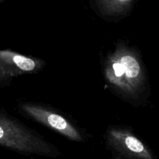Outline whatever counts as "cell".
<instances>
[{
  "instance_id": "1",
  "label": "cell",
  "mask_w": 159,
  "mask_h": 159,
  "mask_svg": "<svg viewBox=\"0 0 159 159\" xmlns=\"http://www.w3.org/2000/svg\"><path fill=\"white\" fill-rule=\"evenodd\" d=\"M105 77L116 90L134 96L139 93L144 81L142 65L134 51L119 45L108 56Z\"/></svg>"
},
{
  "instance_id": "2",
  "label": "cell",
  "mask_w": 159,
  "mask_h": 159,
  "mask_svg": "<svg viewBox=\"0 0 159 159\" xmlns=\"http://www.w3.org/2000/svg\"><path fill=\"white\" fill-rule=\"evenodd\" d=\"M0 145L25 155H59L57 149L43 138L3 116H0Z\"/></svg>"
},
{
  "instance_id": "3",
  "label": "cell",
  "mask_w": 159,
  "mask_h": 159,
  "mask_svg": "<svg viewBox=\"0 0 159 159\" xmlns=\"http://www.w3.org/2000/svg\"><path fill=\"white\" fill-rule=\"evenodd\" d=\"M107 142L121 159H155L148 147L125 129H110L107 132Z\"/></svg>"
},
{
  "instance_id": "4",
  "label": "cell",
  "mask_w": 159,
  "mask_h": 159,
  "mask_svg": "<svg viewBox=\"0 0 159 159\" xmlns=\"http://www.w3.org/2000/svg\"><path fill=\"white\" fill-rule=\"evenodd\" d=\"M21 108L30 117L46 127L56 130L63 136L74 141H83L80 133L63 116L40 106L30 103L21 104Z\"/></svg>"
},
{
  "instance_id": "5",
  "label": "cell",
  "mask_w": 159,
  "mask_h": 159,
  "mask_svg": "<svg viewBox=\"0 0 159 159\" xmlns=\"http://www.w3.org/2000/svg\"><path fill=\"white\" fill-rule=\"evenodd\" d=\"M101 11L107 15L122 13L128 9L133 0H96Z\"/></svg>"
},
{
  "instance_id": "6",
  "label": "cell",
  "mask_w": 159,
  "mask_h": 159,
  "mask_svg": "<svg viewBox=\"0 0 159 159\" xmlns=\"http://www.w3.org/2000/svg\"><path fill=\"white\" fill-rule=\"evenodd\" d=\"M23 73L11 65H8L2 58L0 57V80H6L14 76L20 75Z\"/></svg>"
}]
</instances>
